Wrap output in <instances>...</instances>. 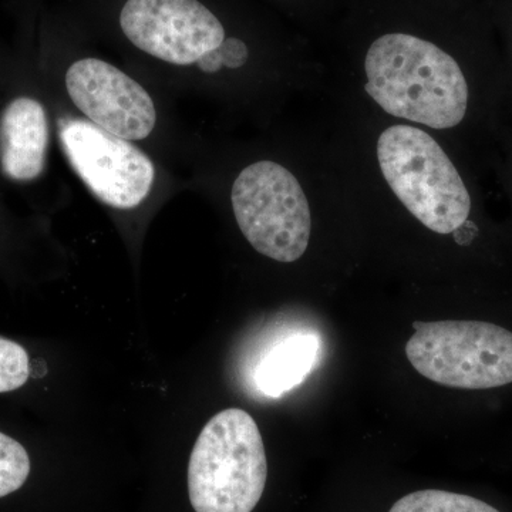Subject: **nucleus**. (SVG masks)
<instances>
[{
    "instance_id": "obj_8",
    "label": "nucleus",
    "mask_w": 512,
    "mask_h": 512,
    "mask_svg": "<svg viewBox=\"0 0 512 512\" xmlns=\"http://www.w3.org/2000/svg\"><path fill=\"white\" fill-rule=\"evenodd\" d=\"M66 87L77 109L113 136L143 140L156 127L157 111L150 94L113 64L79 60L67 70Z\"/></svg>"
},
{
    "instance_id": "obj_11",
    "label": "nucleus",
    "mask_w": 512,
    "mask_h": 512,
    "mask_svg": "<svg viewBox=\"0 0 512 512\" xmlns=\"http://www.w3.org/2000/svg\"><path fill=\"white\" fill-rule=\"evenodd\" d=\"M389 512H500L470 495L441 490L416 491L400 498Z\"/></svg>"
},
{
    "instance_id": "obj_2",
    "label": "nucleus",
    "mask_w": 512,
    "mask_h": 512,
    "mask_svg": "<svg viewBox=\"0 0 512 512\" xmlns=\"http://www.w3.org/2000/svg\"><path fill=\"white\" fill-rule=\"evenodd\" d=\"M268 461L258 424L245 410H222L195 441L188 493L195 512H252L264 494Z\"/></svg>"
},
{
    "instance_id": "obj_3",
    "label": "nucleus",
    "mask_w": 512,
    "mask_h": 512,
    "mask_svg": "<svg viewBox=\"0 0 512 512\" xmlns=\"http://www.w3.org/2000/svg\"><path fill=\"white\" fill-rule=\"evenodd\" d=\"M376 151L387 185L424 227L447 235L466 224L471 211L466 184L426 131L389 127L379 137Z\"/></svg>"
},
{
    "instance_id": "obj_12",
    "label": "nucleus",
    "mask_w": 512,
    "mask_h": 512,
    "mask_svg": "<svg viewBox=\"0 0 512 512\" xmlns=\"http://www.w3.org/2000/svg\"><path fill=\"white\" fill-rule=\"evenodd\" d=\"M29 474L30 458L26 448L0 433V498L18 491Z\"/></svg>"
},
{
    "instance_id": "obj_13",
    "label": "nucleus",
    "mask_w": 512,
    "mask_h": 512,
    "mask_svg": "<svg viewBox=\"0 0 512 512\" xmlns=\"http://www.w3.org/2000/svg\"><path fill=\"white\" fill-rule=\"evenodd\" d=\"M29 376L28 352L19 343L0 338V393L20 389Z\"/></svg>"
},
{
    "instance_id": "obj_4",
    "label": "nucleus",
    "mask_w": 512,
    "mask_h": 512,
    "mask_svg": "<svg viewBox=\"0 0 512 512\" xmlns=\"http://www.w3.org/2000/svg\"><path fill=\"white\" fill-rule=\"evenodd\" d=\"M410 365L441 386L485 390L512 383L511 330L480 320L414 322Z\"/></svg>"
},
{
    "instance_id": "obj_6",
    "label": "nucleus",
    "mask_w": 512,
    "mask_h": 512,
    "mask_svg": "<svg viewBox=\"0 0 512 512\" xmlns=\"http://www.w3.org/2000/svg\"><path fill=\"white\" fill-rule=\"evenodd\" d=\"M60 140L74 171L104 204L131 210L150 194L154 165L128 140L83 119L60 121Z\"/></svg>"
},
{
    "instance_id": "obj_1",
    "label": "nucleus",
    "mask_w": 512,
    "mask_h": 512,
    "mask_svg": "<svg viewBox=\"0 0 512 512\" xmlns=\"http://www.w3.org/2000/svg\"><path fill=\"white\" fill-rule=\"evenodd\" d=\"M366 93L390 116L446 130L466 117L468 84L456 60L434 43L387 33L365 59Z\"/></svg>"
},
{
    "instance_id": "obj_7",
    "label": "nucleus",
    "mask_w": 512,
    "mask_h": 512,
    "mask_svg": "<svg viewBox=\"0 0 512 512\" xmlns=\"http://www.w3.org/2000/svg\"><path fill=\"white\" fill-rule=\"evenodd\" d=\"M120 25L138 49L178 66L197 63L225 40L220 20L198 0H127Z\"/></svg>"
},
{
    "instance_id": "obj_10",
    "label": "nucleus",
    "mask_w": 512,
    "mask_h": 512,
    "mask_svg": "<svg viewBox=\"0 0 512 512\" xmlns=\"http://www.w3.org/2000/svg\"><path fill=\"white\" fill-rule=\"evenodd\" d=\"M319 340L293 335L278 343L259 363L256 383L266 396L279 397L301 384L318 359Z\"/></svg>"
},
{
    "instance_id": "obj_9",
    "label": "nucleus",
    "mask_w": 512,
    "mask_h": 512,
    "mask_svg": "<svg viewBox=\"0 0 512 512\" xmlns=\"http://www.w3.org/2000/svg\"><path fill=\"white\" fill-rule=\"evenodd\" d=\"M49 124L39 101L20 97L0 116V167L15 181L35 180L45 170Z\"/></svg>"
},
{
    "instance_id": "obj_14",
    "label": "nucleus",
    "mask_w": 512,
    "mask_h": 512,
    "mask_svg": "<svg viewBox=\"0 0 512 512\" xmlns=\"http://www.w3.org/2000/svg\"><path fill=\"white\" fill-rule=\"evenodd\" d=\"M247 59L248 49L245 43L238 39H227L220 47L202 56L197 63L202 72L215 73L222 66L231 67V69L242 66Z\"/></svg>"
},
{
    "instance_id": "obj_5",
    "label": "nucleus",
    "mask_w": 512,
    "mask_h": 512,
    "mask_svg": "<svg viewBox=\"0 0 512 512\" xmlns=\"http://www.w3.org/2000/svg\"><path fill=\"white\" fill-rule=\"evenodd\" d=\"M235 220L249 244L274 261H298L308 249L312 218L295 175L274 161H258L238 175L231 192Z\"/></svg>"
}]
</instances>
